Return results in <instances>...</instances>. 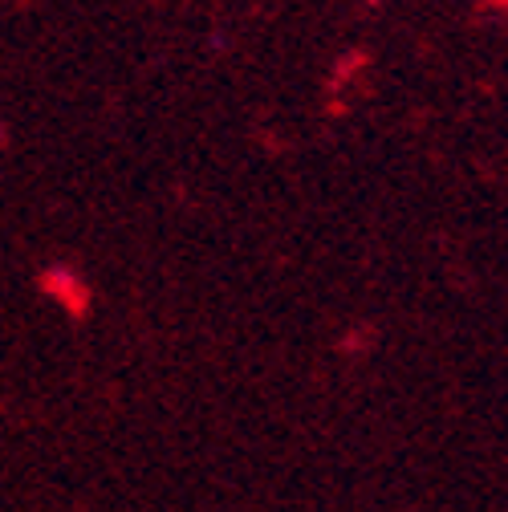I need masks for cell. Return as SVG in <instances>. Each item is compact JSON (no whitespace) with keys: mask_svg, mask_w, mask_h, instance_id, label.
I'll return each instance as SVG.
<instances>
[{"mask_svg":"<svg viewBox=\"0 0 508 512\" xmlns=\"http://www.w3.org/2000/svg\"><path fill=\"white\" fill-rule=\"evenodd\" d=\"M45 285L53 289V297H66V301L82 305V297H78V293H82V285H78L66 269H49V273H45Z\"/></svg>","mask_w":508,"mask_h":512,"instance_id":"6da1fadb","label":"cell"}]
</instances>
